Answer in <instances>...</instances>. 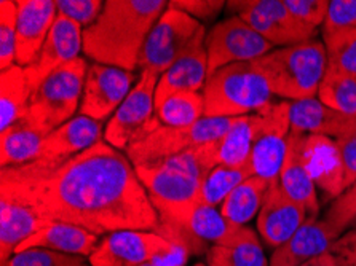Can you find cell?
<instances>
[{"mask_svg": "<svg viewBox=\"0 0 356 266\" xmlns=\"http://www.w3.org/2000/svg\"><path fill=\"white\" fill-rule=\"evenodd\" d=\"M252 176L250 166H214L204 176L202 187H200L198 201L203 204L220 208L225 198L234 192V190Z\"/></svg>", "mask_w": 356, "mask_h": 266, "instance_id": "obj_33", "label": "cell"}, {"mask_svg": "<svg viewBox=\"0 0 356 266\" xmlns=\"http://www.w3.org/2000/svg\"><path fill=\"white\" fill-rule=\"evenodd\" d=\"M45 134L21 122L0 133V163L2 167L28 165L40 160Z\"/></svg>", "mask_w": 356, "mask_h": 266, "instance_id": "obj_30", "label": "cell"}, {"mask_svg": "<svg viewBox=\"0 0 356 266\" xmlns=\"http://www.w3.org/2000/svg\"><path fill=\"white\" fill-rule=\"evenodd\" d=\"M316 96L332 110L356 118V75L327 66Z\"/></svg>", "mask_w": 356, "mask_h": 266, "instance_id": "obj_31", "label": "cell"}, {"mask_svg": "<svg viewBox=\"0 0 356 266\" xmlns=\"http://www.w3.org/2000/svg\"><path fill=\"white\" fill-rule=\"evenodd\" d=\"M160 215V222H172L198 201L200 187L209 169L203 145L171 158L134 166Z\"/></svg>", "mask_w": 356, "mask_h": 266, "instance_id": "obj_3", "label": "cell"}, {"mask_svg": "<svg viewBox=\"0 0 356 266\" xmlns=\"http://www.w3.org/2000/svg\"><path fill=\"white\" fill-rule=\"evenodd\" d=\"M104 3L101 0H56V8L58 15L66 16L85 31L96 23L104 10Z\"/></svg>", "mask_w": 356, "mask_h": 266, "instance_id": "obj_39", "label": "cell"}, {"mask_svg": "<svg viewBox=\"0 0 356 266\" xmlns=\"http://www.w3.org/2000/svg\"><path fill=\"white\" fill-rule=\"evenodd\" d=\"M327 66L356 75V27L323 32Z\"/></svg>", "mask_w": 356, "mask_h": 266, "instance_id": "obj_35", "label": "cell"}, {"mask_svg": "<svg viewBox=\"0 0 356 266\" xmlns=\"http://www.w3.org/2000/svg\"><path fill=\"white\" fill-rule=\"evenodd\" d=\"M234 118H202L191 126H163L160 124L143 139L128 145L127 156L133 166L149 165L187 150L211 144L227 131Z\"/></svg>", "mask_w": 356, "mask_h": 266, "instance_id": "obj_7", "label": "cell"}, {"mask_svg": "<svg viewBox=\"0 0 356 266\" xmlns=\"http://www.w3.org/2000/svg\"><path fill=\"white\" fill-rule=\"evenodd\" d=\"M309 214L300 204L291 199L275 181L264 199L257 215V231L268 247L278 249L296 231L305 225Z\"/></svg>", "mask_w": 356, "mask_h": 266, "instance_id": "obj_20", "label": "cell"}, {"mask_svg": "<svg viewBox=\"0 0 356 266\" xmlns=\"http://www.w3.org/2000/svg\"><path fill=\"white\" fill-rule=\"evenodd\" d=\"M16 21V66L28 67L39 56L55 24L56 0H18Z\"/></svg>", "mask_w": 356, "mask_h": 266, "instance_id": "obj_18", "label": "cell"}, {"mask_svg": "<svg viewBox=\"0 0 356 266\" xmlns=\"http://www.w3.org/2000/svg\"><path fill=\"white\" fill-rule=\"evenodd\" d=\"M208 266H270L264 252L259 236L252 235L248 240L234 246H211L207 252Z\"/></svg>", "mask_w": 356, "mask_h": 266, "instance_id": "obj_34", "label": "cell"}, {"mask_svg": "<svg viewBox=\"0 0 356 266\" xmlns=\"http://www.w3.org/2000/svg\"><path fill=\"white\" fill-rule=\"evenodd\" d=\"M16 21L18 5L12 0L0 2V69L7 70L16 64Z\"/></svg>", "mask_w": 356, "mask_h": 266, "instance_id": "obj_36", "label": "cell"}, {"mask_svg": "<svg viewBox=\"0 0 356 266\" xmlns=\"http://www.w3.org/2000/svg\"><path fill=\"white\" fill-rule=\"evenodd\" d=\"M300 160L314 178L315 185L327 198L337 199L347 190L345 169L339 145L326 135L298 134Z\"/></svg>", "mask_w": 356, "mask_h": 266, "instance_id": "obj_17", "label": "cell"}, {"mask_svg": "<svg viewBox=\"0 0 356 266\" xmlns=\"http://www.w3.org/2000/svg\"><path fill=\"white\" fill-rule=\"evenodd\" d=\"M0 181L19 190L43 219L82 226L98 236L157 231L161 224L133 163L106 140L67 160L2 167Z\"/></svg>", "mask_w": 356, "mask_h": 266, "instance_id": "obj_1", "label": "cell"}, {"mask_svg": "<svg viewBox=\"0 0 356 266\" xmlns=\"http://www.w3.org/2000/svg\"><path fill=\"white\" fill-rule=\"evenodd\" d=\"M356 27V0H331L323 32Z\"/></svg>", "mask_w": 356, "mask_h": 266, "instance_id": "obj_41", "label": "cell"}, {"mask_svg": "<svg viewBox=\"0 0 356 266\" xmlns=\"http://www.w3.org/2000/svg\"><path fill=\"white\" fill-rule=\"evenodd\" d=\"M32 91L26 80L24 69L19 66L10 67L0 72V107H2V122L0 133L24 122L28 115Z\"/></svg>", "mask_w": 356, "mask_h": 266, "instance_id": "obj_28", "label": "cell"}, {"mask_svg": "<svg viewBox=\"0 0 356 266\" xmlns=\"http://www.w3.org/2000/svg\"><path fill=\"white\" fill-rule=\"evenodd\" d=\"M155 115L163 126H191L204 118L203 93H172L155 104Z\"/></svg>", "mask_w": 356, "mask_h": 266, "instance_id": "obj_32", "label": "cell"}, {"mask_svg": "<svg viewBox=\"0 0 356 266\" xmlns=\"http://www.w3.org/2000/svg\"><path fill=\"white\" fill-rule=\"evenodd\" d=\"M136 78H139L136 74L125 69L98 63L91 64L85 78L80 115L98 122L114 115L133 90L131 86Z\"/></svg>", "mask_w": 356, "mask_h": 266, "instance_id": "obj_14", "label": "cell"}, {"mask_svg": "<svg viewBox=\"0 0 356 266\" xmlns=\"http://www.w3.org/2000/svg\"><path fill=\"white\" fill-rule=\"evenodd\" d=\"M227 8L272 45L294 47L315 40L318 31L289 12L284 0H234Z\"/></svg>", "mask_w": 356, "mask_h": 266, "instance_id": "obj_11", "label": "cell"}, {"mask_svg": "<svg viewBox=\"0 0 356 266\" xmlns=\"http://www.w3.org/2000/svg\"><path fill=\"white\" fill-rule=\"evenodd\" d=\"M204 45L208 53V77L230 64L252 63L273 51L272 43L238 16H230L214 24Z\"/></svg>", "mask_w": 356, "mask_h": 266, "instance_id": "obj_12", "label": "cell"}, {"mask_svg": "<svg viewBox=\"0 0 356 266\" xmlns=\"http://www.w3.org/2000/svg\"><path fill=\"white\" fill-rule=\"evenodd\" d=\"M102 122L79 115L64 123L43 140L40 160H67L102 140Z\"/></svg>", "mask_w": 356, "mask_h": 266, "instance_id": "obj_24", "label": "cell"}, {"mask_svg": "<svg viewBox=\"0 0 356 266\" xmlns=\"http://www.w3.org/2000/svg\"><path fill=\"white\" fill-rule=\"evenodd\" d=\"M204 40L207 34L198 37L195 43L161 75L155 90V104L172 93H200V90L204 88L208 80V53Z\"/></svg>", "mask_w": 356, "mask_h": 266, "instance_id": "obj_21", "label": "cell"}, {"mask_svg": "<svg viewBox=\"0 0 356 266\" xmlns=\"http://www.w3.org/2000/svg\"><path fill=\"white\" fill-rule=\"evenodd\" d=\"M0 194V258L5 265L21 244L50 224V220L43 219L29 199L10 183L2 182Z\"/></svg>", "mask_w": 356, "mask_h": 266, "instance_id": "obj_15", "label": "cell"}, {"mask_svg": "<svg viewBox=\"0 0 356 266\" xmlns=\"http://www.w3.org/2000/svg\"><path fill=\"white\" fill-rule=\"evenodd\" d=\"M327 222L309 219L288 241L275 249L270 266H300L309 260L327 252L332 242L339 240Z\"/></svg>", "mask_w": 356, "mask_h": 266, "instance_id": "obj_22", "label": "cell"}, {"mask_svg": "<svg viewBox=\"0 0 356 266\" xmlns=\"http://www.w3.org/2000/svg\"><path fill=\"white\" fill-rule=\"evenodd\" d=\"M98 244L99 236L95 235V233L85 230L82 226L66 224V222L53 220L21 244L16 249V252L32 247H43L50 249V251L90 258V255L96 251Z\"/></svg>", "mask_w": 356, "mask_h": 266, "instance_id": "obj_25", "label": "cell"}, {"mask_svg": "<svg viewBox=\"0 0 356 266\" xmlns=\"http://www.w3.org/2000/svg\"><path fill=\"white\" fill-rule=\"evenodd\" d=\"M291 134L326 135L337 140L353 126L356 118L339 113L318 99L289 101Z\"/></svg>", "mask_w": 356, "mask_h": 266, "instance_id": "obj_23", "label": "cell"}, {"mask_svg": "<svg viewBox=\"0 0 356 266\" xmlns=\"http://www.w3.org/2000/svg\"><path fill=\"white\" fill-rule=\"evenodd\" d=\"M252 64L267 80L273 96L284 101H304L318 94L327 69V54L325 43L315 39L278 48Z\"/></svg>", "mask_w": 356, "mask_h": 266, "instance_id": "obj_4", "label": "cell"}, {"mask_svg": "<svg viewBox=\"0 0 356 266\" xmlns=\"http://www.w3.org/2000/svg\"><path fill=\"white\" fill-rule=\"evenodd\" d=\"M168 3L165 0H107L96 23L83 31V53L98 64L133 72L145 39Z\"/></svg>", "mask_w": 356, "mask_h": 266, "instance_id": "obj_2", "label": "cell"}, {"mask_svg": "<svg viewBox=\"0 0 356 266\" xmlns=\"http://www.w3.org/2000/svg\"><path fill=\"white\" fill-rule=\"evenodd\" d=\"M277 182L280 188L291 199H294L296 203L307 210L309 219H318V215H320V201H318L316 185L300 160L298 134H289L288 150H286V156Z\"/></svg>", "mask_w": 356, "mask_h": 266, "instance_id": "obj_26", "label": "cell"}, {"mask_svg": "<svg viewBox=\"0 0 356 266\" xmlns=\"http://www.w3.org/2000/svg\"><path fill=\"white\" fill-rule=\"evenodd\" d=\"M339 150H341L343 169H345V185L352 187L356 182V142L350 138L348 131L337 140Z\"/></svg>", "mask_w": 356, "mask_h": 266, "instance_id": "obj_44", "label": "cell"}, {"mask_svg": "<svg viewBox=\"0 0 356 266\" xmlns=\"http://www.w3.org/2000/svg\"><path fill=\"white\" fill-rule=\"evenodd\" d=\"M272 183L259 176L246 178L225 198L219 208L220 214L236 225H246L261 213L264 199Z\"/></svg>", "mask_w": 356, "mask_h": 266, "instance_id": "obj_29", "label": "cell"}, {"mask_svg": "<svg viewBox=\"0 0 356 266\" xmlns=\"http://www.w3.org/2000/svg\"><path fill=\"white\" fill-rule=\"evenodd\" d=\"M203 99L204 118H236L262 110L273 94L254 64L236 63L208 77Z\"/></svg>", "mask_w": 356, "mask_h": 266, "instance_id": "obj_5", "label": "cell"}, {"mask_svg": "<svg viewBox=\"0 0 356 266\" xmlns=\"http://www.w3.org/2000/svg\"><path fill=\"white\" fill-rule=\"evenodd\" d=\"M2 266H86L85 257L69 255L50 249L32 247L16 252L7 263Z\"/></svg>", "mask_w": 356, "mask_h": 266, "instance_id": "obj_37", "label": "cell"}, {"mask_svg": "<svg viewBox=\"0 0 356 266\" xmlns=\"http://www.w3.org/2000/svg\"><path fill=\"white\" fill-rule=\"evenodd\" d=\"M86 72V61L77 58L48 75L31 96L24 123L47 135L72 120L82 104Z\"/></svg>", "mask_w": 356, "mask_h": 266, "instance_id": "obj_6", "label": "cell"}, {"mask_svg": "<svg viewBox=\"0 0 356 266\" xmlns=\"http://www.w3.org/2000/svg\"><path fill=\"white\" fill-rule=\"evenodd\" d=\"M193 266H208V265H204V263H195Z\"/></svg>", "mask_w": 356, "mask_h": 266, "instance_id": "obj_48", "label": "cell"}, {"mask_svg": "<svg viewBox=\"0 0 356 266\" xmlns=\"http://www.w3.org/2000/svg\"><path fill=\"white\" fill-rule=\"evenodd\" d=\"M80 50H83V29L66 16L58 15L39 56L31 66L24 67L26 80L32 93L56 69L80 58Z\"/></svg>", "mask_w": 356, "mask_h": 266, "instance_id": "obj_16", "label": "cell"}, {"mask_svg": "<svg viewBox=\"0 0 356 266\" xmlns=\"http://www.w3.org/2000/svg\"><path fill=\"white\" fill-rule=\"evenodd\" d=\"M348 135H350V138H352V139L355 140V142H356V122H355L353 126L348 129Z\"/></svg>", "mask_w": 356, "mask_h": 266, "instance_id": "obj_46", "label": "cell"}, {"mask_svg": "<svg viewBox=\"0 0 356 266\" xmlns=\"http://www.w3.org/2000/svg\"><path fill=\"white\" fill-rule=\"evenodd\" d=\"M254 138L248 166L252 176L275 182L282 171L291 134L289 101L272 102L252 113Z\"/></svg>", "mask_w": 356, "mask_h": 266, "instance_id": "obj_9", "label": "cell"}, {"mask_svg": "<svg viewBox=\"0 0 356 266\" xmlns=\"http://www.w3.org/2000/svg\"><path fill=\"white\" fill-rule=\"evenodd\" d=\"M300 266H337L336 258H334V255L331 252H323L321 255H318V257L309 260V262H305L304 265Z\"/></svg>", "mask_w": 356, "mask_h": 266, "instance_id": "obj_45", "label": "cell"}, {"mask_svg": "<svg viewBox=\"0 0 356 266\" xmlns=\"http://www.w3.org/2000/svg\"><path fill=\"white\" fill-rule=\"evenodd\" d=\"M325 222H327L339 236L356 225V182L345 190L337 199L332 201Z\"/></svg>", "mask_w": 356, "mask_h": 266, "instance_id": "obj_38", "label": "cell"}, {"mask_svg": "<svg viewBox=\"0 0 356 266\" xmlns=\"http://www.w3.org/2000/svg\"><path fill=\"white\" fill-rule=\"evenodd\" d=\"M329 252L334 255L337 266H356V225L334 241Z\"/></svg>", "mask_w": 356, "mask_h": 266, "instance_id": "obj_43", "label": "cell"}, {"mask_svg": "<svg viewBox=\"0 0 356 266\" xmlns=\"http://www.w3.org/2000/svg\"><path fill=\"white\" fill-rule=\"evenodd\" d=\"M160 77L152 72H141L136 85L123 104L107 123L104 140L115 149H128L136 140L160 126L155 115V90Z\"/></svg>", "mask_w": 356, "mask_h": 266, "instance_id": "obj_10", "label": "cell"}, {"mask_svg": "<svg viewBox=\"0 0 356 266\" xmlns=\"http://www.w3.org/2000/svg\"><path fill=\"white\" fill-rule=\"evenodd\" d=\"M163 224V222H161ZM166 225L179 226L188 235L203 244L211 246H234L254 235V230L246 225H236L220 214L219 208L197 201L187 208L175 222Z\"/></svg>", "mask_w": 356, "mask_h": 266, "instance_id": "obj_19", "label": "cell"}, {"mask_svg": "<svg viewBox=\"0 0 356 266\" xmlns=\"http://www.w3.org/2000/svg\"><path fill=\"white\" fill-rule=\"evenodd\" d=\"M172 242L157 231L123 230L106 235L90 255V266H139L168 253Z\"/></svg>", "mask_w": 356, "mask_h": 266, "instance_id": "obj_13", "label": "cell"}, {"mask_svg": "<svg viewBox=\"0 0 356 266\" xmlns=\"http://www.w3.org/2000/svg\"><path fill=\"white\" fill-rule=\"evenodd\" d=\"M203 34L200 21L168 7L145 39L138 67L161 77Z\"/></svg>", "mask_w": 356, "mask_h": 266, "instance_id": "obj_8", "label": "cell"}, {"mask_svg": "<svg viewBox=\"0 0 356 266\" xmlns=\"http://www.w3.org/2000/svg\"><path fill=\"white\" fill-rule=\"evenodd\" d=\"M284 5L307 26L316 29L318 26L325 24L329 10L327 0H284Z\"/></svg>", "mask_w": 356, "mask_h": 266, "instance_id": "obj_40", "label": "cell"}, {"mask_svg": "<svg viewBox=\"0 0 356 266\" xmlns=\"http://www.w3.org/2000/svg\"><path fill=\"white\" fill-rule=\"evenodd\" d=\"M252 138H254L252 115L234 118L224 135L211 144L203 145L209 166H246L251 155Z\"/></svg>", "mask_w": 356, "mask_h": 266, "instance_id": "obj_27", "label": "cell"}, {"mask_svg": "<svg viewBox=\"0 0 356 266\" xmlns=\"http://www.w3.org/2000/svg\"><path fill=\"white\" fill-rule=\"evenodd\" d=\"M139 266H154V265H152V263H150V262H149V263H144V265H139Z\"/></svg>", "mask_w": 356, "mask_h": 266, "instance_id": "obj_47", "label": "cell"}, {"mask_svg": "<svg viewBox=\"0 0 356 266\" xmlns=\"http://www.w3.org/2000/svg\"><path fill=\"white\" fill-rule=\"evenodd\" d=\"M168 7L181 10L202 23V19H214L224 7H227V2L224 0H172Z\"/></svg>", "mask_w": 356, "mask_h": 266, "instance_id": "obj_42", "label": "cell"}]
</instances>
